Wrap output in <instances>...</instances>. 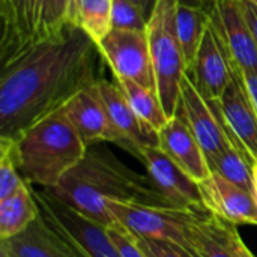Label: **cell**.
Here are the masks:
<instances>
[{
    "instance_id": "1",
    "label": "cell",
    "mask_w": 257,
    "mask_h": 257,
    "mask_svg": "<svg viewBox=\"0 0 257 257\" xmlns=\"http://www.w3.org/2000/svg\"><path fill=\"white\" fill-rule=\"evenodd\" d=\"M95 41L66 24L59 33L38 39L3 63L0 78V139L15 140L27 128L65 107L99 78Z\"/></svg>"
},
{
    "instance_id": "2",
    "label": "cell",
    "mask_w": 257,
    "mask_h": 257,
    "mask_svg": "<svg viewBox=\"0 0 257 257\" xmlns=\"http://www.w3.org/2000/svg\"><path fill=\"white\" fill-rule=\"evenodd\" d=\"M47 191L105 227L116 223L107 202L172 208L149 175L133 170L101 145L89 146L83 160Z\"/></svg>"
},
{
    "instance_id": "3",
    "label": "cell",
    "mask_w": 257,
    "mask_h": 257,
    "mask_svg": "<svg viewBox=\"0 0 257 257\" xmlns=\"http://www.w3.org/2000/svg\"><path fill=\"white\" fill-rule=\"evenodd\" d=\"M86 152L87 146L63 107L12 140V155L20 175L29 185L41 190L56 188Z\"/></svg>"
},
{
    "instance_id": "4",
    "label": "cell",
    "mask_w": 257,
    "mask_h": 257,
    "mask_svg": "<svg viewBox=\"0 0 257 257\" xmlns=\"http://www.w3.org/2000/svg\"><path fill=\"white\" fill-rule=\"evenodd\" d=\"M178 0H158L148 21V38L155 71L157 93L169 119L179 107L181 86L187 71L184 53L176 32Z\"/></svg>"
},
{
    "instance_id": "5",
    "label": "cell",
    "mask_w": 257,
    "mask_h": 257,
    "mask_svg": "<svg viewBox=\"0 0 257 257\" xmlns=\"http://www.w3.org/2000/svg\"><path fill=\"white\" fill-rule=\"evenodd\" d=\"M33 194L44 220L69 245L77 257H122L108 236L107 227L80 214L47 190Z\"/></svg>"
},
{
    "instance_id": "6",
    "label": "cell",
    "mask_w": 257,
    "mask_h": 257,
    "mask_svg": "<svg viewBox=\"0 0 257 257\" xmlns=\"http://www.w3.org/2000/svg\"><path fill=\"white\" fill-rule=\"evenodd\" d=\"M107 208L116 223L128 232L143 238L172 241L185 247L191 253L190 226L196 218L209 214L206 209L181 211L175 208H158L123 202H107Z\"/></svg>"
},
{
    "instance_id": "7",
    "label": "cell",
    "mask_w": 257,
    "mask_h": 257,
    "mask_svg": "<svg viewBox=\"0 0 257 257\" xmlns=\"http://www.w3.org/2000/svg\"><path fill=\"white\" fill-rule=\"evenodd\" d=\"M98 47L114 77L133 80L157 92L148 32L111 29Z\"/></svg>"
},
{
    "instance_id": "8",
    "label": "cell",
    "mask_w": 257,
    "mask_h": 257,
    "mask_svg": "<svg viewBox=\"0 0 257 257\" xmlns=\"http://www.w3.org/2000/svg\"><path fill=\"white\" fill-rule=\"evenodd\" d=\"M209 23L229 59L241 72L257 74V44L239 0H211Z\"/></svg>"
},
{
    "instance_id": "9",
    "label": "cell",
    "mask_w": 257,
    "mask_h": 257,
    "mask_svg": "<svg viewBox=\"0 0 257 257\" xmlns=\"http://www.w3.org/2000/svg\"><path fill=\"white\" fill-rule=\"evenodd\" d=\"M178 111L187 120L203 154L206 155L208 163L221 155L227 148L235 146L221 119L218 101H206L187 72L181 86Z\"/></svg>"
},
{
    "instance_id": "10",
    "label": "cell",
    "mask_w": 257,
    "mask_h": 257,
    "mask_svg": "<svg viewBox=\"0 0 257 257\" xmlns=\"http://www.w3.org/2000/svg\"><path fill=\"white\" fill-rule=\"evenodd\" d=\"M232 65V80L218 101V108L232 143L248 160L257 163V110L239 69Z\"/></svg>"
},
{
    "instance_id": "11",
    "label": "cell",
    "mask_w": 257,
    "mask_h": 257,
    "mask_svg": "<svg viewBox=\"0 0 257 257\" xmlns=\"http://www.w3.org/2000/svg\"><path fill=\"white\" fill-rule=\"evenodd\" d=\"M140 161L172 208L181 211L205 209L199 184L176 166L158 146L146 148Z\"/></svg>"
},
{
    "instance_id": "12",
    "label": "cell",
    "mask_w": 257,
    "mask_h": 257,
    "mask_svg": "<svg viewBox=\"0 0 257 257\" xmlns=\"http://www.w3.org/2000/svg\"><path fill=\"white\" fill-rule=\"evenodd\" d=\"M96 86L108 111L111 123L122 139V149L140 160L142 152L146 148L158 146V133L151 130L136 114L116 80L113 83L99 78Z\"/></svg>"
},
{
    "instance_id": "13",
    "label": "cell",
    "mask_w": 257,
    "mask_h": 257,
    "mask_svg": "<svg viewBox=\"0 0 257 257\" xmlns=\"http://www.w3.org/2000/svg\"><path fill=\"white\" fill-rule=\"evenodd\" d=\"M199 190L205 209L215 218L239 226H257L256 196L229 181L218 173H211L199 182Z\"/></svg>"
},
{
    "instance_id": "14",
    "label": "cell",
    "mask_w": 257,
    "mask_h": 257,
    "mask_svg": "<svg viewBox=\"0 0 257 257\" xmlns=\"http://www.w3.org/2000/svg\"><path fill=\"white\" fill-rule=\"evenodd\" d=\"M96 83L74 95L65 104L63 111L87 148L104 142L122 146V139L111 123Z\"/></svg>"
},
{
    "instance_id": "15",
    "label": "cell",
    "mask_w": 257,
    "mask_h": 257,
    "mask_svg": "<svg viewBox=\"0 0 257 257\" xmlns=\"http://www.w3.org/2000/svg\"><path fill=\"white\" fill-rule=\"evenodd\" d=\"M185 72L206 101H220L230 84L232 65L211 23H208L193 68Z\"/></svg>"
},
{
    "instance_id": "16",
    "label": "cell",
    "mask_w": 257,
    "mask_h": 257,
    "mask_svg": "<svg viewBox=\"0 0 257 257\" xmlns=\"http://www.w3.org/2000/svg\"><path fill=\"white\" fill-rule=\"evenodd\" d=\"M158 148L197 184L211 176L206 155L179 111L158 131Z\"/></svg>"
},
{
    "instance_id": "17",
    "label": "cell",
    "mask_w": 257,
    "mask_h": 257,
    "mask_svg": "<svg viewBox=\"0 0 257 257\" xmlns=\"http://www.w3.org/2000/svg\"><path fill=\"white\" fill-rule=\"evenodd\" d=\"M3 63L36 41L39 0H0Z\"/></svg>"
},
{
    "instance_id": "18",
    "label": "cell",
    "mask_w": 257,
    "mask_h": 257,
    "mask_svg": "<svg viewBox=\"0 0 257 257\" xmlns=\"http://www.w3.org/2000/svg\"><path fill=\"white\" fill-rule=\"evenodd\" d=\"M0 248L9 257H77L42 215L21 233L0 241Z\"/></svg>"
},
{
    "instance_id": "19",
    "label": "cell",
    "mask_w": 257,
    "mask_h": 257,
    "mask_svg": "<svg viewBox=\"0 0 257 257\" xmlns=\"http://www.w3.org/2000/svg\"><path fill=\"white\" fill-rule=\"evenodd\" d=\"M39 215L33 187L24 182L14 194L0 200V241L21 233Z\"/></svg>"
},
{
    "instance_id": "20",
    "label": "cell",
    "mask_w": 257,
    "mask_h": 257,
    "mask_svg": "<svg viewBox=\"0 0 257 257\" xmlns=\"http://www.w3.org/2000/svg\"><path fill=\"white\" fill-rule=\"evenodd\" d=\"M116 83L122 89L123 95L126 96L131 108L136 114L155 133H158L169 120L160 96L155 90L148 89L133 80L128 78H117L114 77Z\"/></svg>"
},
{
    "instance_id": "21",
    "label": "cell",
    "mask_w": 257,
    "mask_h": 257,
    "mask_svg": "<svg viewBox=\"0 0 257 257\" xmlns=\"http://www.w3.org/2000/svg\"><path fill=\"white\" fill-rule=\"evenodd\" d=\"M209 23V15L205 9L190 8L178 3L176 8V32L184 53L187 71L193 68L200 42Z\"/></svg>"
},
{
    "instance_id": "22",
    "label": "cell",
    "mask_w": 257,
    "mask_h": 257,
    "mask_svg": "<svg viewBox=\"0 0 257 257\" xmlns=\"http://www.w3.org/2000/svg\"><path fill=\"white\" fill-rule=\"evenodd\" d=\"M211 172L254 194V164L238 148L230 146L209 163Z\"/></svg>"
},
{
    "instance_id": "23",
    "label": "cell",
    "mask_w": 257,
    "mask_h": 257,
    "mask_svg": "<svg viewBox=\"0 0 257 257\" xmlns=\"http://www.w3.org/2000/svg\"><path fill=\"white\" fill-rule=\"evenodd\" d=\"M190 244L197 257H235L218 235L212 214H205L191 223Z\"/></svg>"
},
{
    "instance_id": "24",
    "label": "cell",
    "mask_w": 257,
    "mask_h": 257,
    "mask_svg": "<svg viewBox=\"0 0 257 257\" xmlns=\"http://www.w3.org/2000/svg\"><path fill=\"white\" fill-rule=\"evenodd\" d=\"M113 0H81L78 26L95 41L96 45L110 33Z\"/></svg>"
},
{
    "instance_id": "25",
    "label": "cell",
    "mask_w": 257,
    "mask_h": 257,
    "mask_svg": "<svg viewBox=\"0 0 257 257\" xmlns=\"http://www.w3.org/2000/svg\"><path fill=\"white\" fill-rule=\"evenodd\" d=\"M69 0H39L36 41L59 33L68 24Z\"/></svg>"
},
{
    "instance_id": "26",
    "label": "cell",
    "mask_w": 257,
    "mask_h": 257,
    "mask_svg": "<svg viewBox=\"0 0 257 257\" xmlns=\"http://www.w3.org/2000/svg\"><path fill=\"white\" fill-rule=\"evenodd\" d=\"M24 182L12 155V140L0 139V200L14 194Z\"/></svg>"
},
{
    "instance_id": "27",
    "label": "cell",
    "mask_w": 257,
    "mask_h": 257,
    "mask_svg": "<svg viewBox=\"0 0 257 257\" xmlns=\"http://www.w3.org/2000/svg\"><path fill=\"white\" fill-rule=\"evenodd\" d=\"M111 24L117 30L148 32V20L130 0H113Z\"/></svg>"
},
{
    "instance_id": "28",
    "label": "cell",
    "mask_w": 257,
    "mask_h": 257,
    "mask_svg": "<svg viewBox=\"0 0 257 257\" xmlns=\"http://www.w3.org/2000/svg\"><path fill=\"white\" fill-rule=\"evenodd\" d=\"M136 242L143 250L146 257H197L185 247L164 239H154V238H143L134 235Z\"/></svg>"
},
{
    "instance_id": "29",
    "label": "cell",
    "mask_w": 257,
    "mask_h": 257,
    "mask_svg": "<svg viewBox=\"0 0 257 257\" xmlns=\"http://www.w3.org/2000/svg\"><path fill=\"white\" fill-rule=\"evenodd\" d=\"M214 226L218 232V235L223 238V241L226 242V245L230 248V251L233 253L235 257H256L253 254V251L245 245L244 239L241 238L239 232H238V226L226 223L223 220H218L214 217Z\"/></svg>"
},
{
    "instance_id": "30",
    "label": "cell",
    "mask_w": 257,
    "mask_h": 257,
    "mask_svg": "<svg viewBox=\"0 0 257 257\" xmlns=\"http://www.w3.org/2000/svg\"><path fill=\"white\" fill-rule=\"evenodd\" d=\"M107 232H108V236L111 238V241L117 247L122 257H146L143 250L136 242L133 233L128 232L125 227H122L119 223L108 226Z\"/></svg>"
},
{
    "instance_id": "31",
    "label": "cell",
    "mask_w": 257,
    "mask_h": 257,
    "mask_svg": "<svg viewBox=\"0 0 257 257\" xmlns=\"http://www.w3.org/2000/svg\"><path fill=\"white\" fill-rule=\"evenodd\" d=\"M239 2H241V8L244 11V15L247 18V23L251 29V33L257 44V3L253 0H239Z\"/></svg>"
},
{
    "instance_id": "32",
    "label": "cell",
    "mask_w": 257,
    "mask_h": 257,
    "mask_svg": "<svg viewBox=\"0 0 257 257\" xmlns=\"http://www.w3.org/2000/svg\"><path fill=\"white\" fill-rule=\"evenodd\" d=\"M241 75H242V80L245 83L247 92H248V95H250V98H251L257 110V74L256 72H241Z\"/></svg>"
},
{
    "instance_id": "33",
    "label": "cell",
    "mask_w": 257,
    "mask_h": 257,
    "mask_svg": "<svg viewBox=\"0 0 257 257\" xmlns=\"http://www.w3.org/2000/svg\"><path fill=\"white\" fill-rule=\"evenodd\" d=\"M130 2L134 3L142 11V14L145 15V18L148 21L151 20V17H152L154 11L157 8V3H158V0H130Z\"/></svg>"
},
{
    "instance_id": "34",
    "label": "cell",
    "mask_w": 257,
    "mask_h": 257,
    "mask_svg": "<svg viewBox=\"0 0 257 257\" xmlns=\"http://www.w3.org/2000/svg\"><path fill=\"white\" fill-rule=\"evenodd\" d=\"M80 5H81V0H69V6H68V23L69 24L78 26Z\"/></svg>"
},
{
    "instance_id": "35",
    "label": "cell",
    "mask_w": 257,
    "mask_h": 257,
    "mask_svg": "<svg viewBox=\"0 0 257 257\" xmlns=\"http://www.w3.org/2000/svg\"><path fill=\"white\" fill-rule=\"evenodd\" d=\"M179 5H184V6H190V8H197V9H205L208 11L209 5H211V0H178Z\"/></svg>"
},
{
    "instance_id": "36",
    "label": "cell",
    "mask_w": 257,
    "mask_h": 257,
    "mask_svg": "<svg viewBox=\"0 0 257 257\" xmlns=\"http://www.w3.org/2000/svg\"><path fill=\"white\" fill-rule=\"evenodd\" d=\"M253 173H254V196H256L257 200V163L254 164V167H253Z\"/></svg>"
},
{
    "instance_id": "37",
    "label": "cell",
    "mask_w": 257,
    "mask_h": 257,
    "mask_svg": "<svg viewBox=\"0 0 257 257\" xmlns=\"http://www.w3.org/2000/svg\"><path fill=\"white\" fill-rule=\"evenodd\" d=\"M0 257H9V256H8V254H6V253H5V251L0 248Z\"/></svg>"
},
{
    "instance_id": "38",
    "label": "cell",
    "mask_w": 257,
    "mask_h": 257,
    "mask_svg": "<svg viewBox=\"0 0 257 257\" xmlns=\"http://www.w3.org/2000/svg\"><path fill=\"white\" fill-rule=\"evenodd\" d=\"M253 2H256V3H257V0H253Z\"/></svg>"
}]
</instances>
